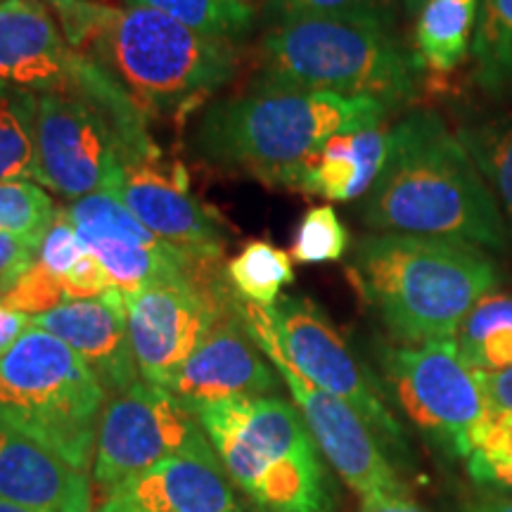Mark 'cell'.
Masks as SVG:
<instances>
[{
	"mask_svg": "<svg viewBox=\"0 0 512 512\" xmlns=\"http://www.w3.org/2000/svg\"><path fill=\"white\" fill-rule=\"evenodd\" d=\"M76 53L91 57L147 119L181 121L233 79L238 48L150 8L46 0Z\"/></svg>",
	"mask_w": 512,
	"mask_h": 512,
	"instance_id": "6da1fadb",
	"label": "cell"
},
{
	"mask_svg": "<svg viewBox=\"0 0 512 512\" xmlns=\"http://www.w3.org/2000/svg\"><path fill=\"white\" fill-rule=\"evenodd\" d=\"M373 233L441 238L505 252L510 235L475 162L439 114L411 112L392 126L387 164L361 197Z\"/></svg>",
	"mask_w": 512,
	"mask_h": 512,
	"instance_id": "7a4b0ae2",
	"label": "cell"
},
{
	"mask_svg": "<svg viewBox=\"0 0 512 512\" xmlns=\"http://www.w3.org/2000/svg\"><path fill=\"white\" fill-rule=\"evenodd\" d=\"M387 114V107L370 98L254 81L245 93L211 102L192 145L214 169L299 190L330 138L382 126Z\"/></svg>",
	"mask_w": 512,
	"mask_h": 512,
	"instance_id": "3957f363",
	"label": "cell"
},
{
	"mask_svg": "<svg viewBox=\"0 0 512 512\" xmlns=\"http://www.w3.org/2000/svg\"><path fill=\"white\" fill-rule=\"evenodd\" d=\"M347 273L401 344L456 339L467 313L503 283L501 266L486 249L403 233L358 238Z\"/></svg>",
	"mask_w": 512,
	"mask_h": 512,
	"instance_id": "277c9868",
	"label": "cell"
},
{
	"mask_svg": "<svg viewBox=\"0 0 512 512\" xmlns=\"http://www.w3.org/2000/svg\"><path fill=\"white\" fill-rule=\"evenodd\" d=\"M422 67L382 10L273 22L259 43V83L370 98L389 112L415 102Z\"/></svg>",
	"mask_w": 512,
	"mask_h": 512,
	"instance_id": "5b68a950",
	"label": "cell"
},
{
	"mask_svg": "<svg viewBox=\"0 0 512 512\" xmlns=\"http://www.w3.org/2000/svg\"><path fill=\"white\" fill-rule=\"evenodd\" d=\"M159 157L145 114L91 57L67 86L36 95V183L57 195L117 192L126 166Z\"/></svg>",
	"mask_w": 512,
	"mask_h": 512,
	"instance_id": "8992f818",
	"label": "cell"
},
{
	"mask_svg": "<svg viewBox=\"0 0 512 512\" xmlns=\"http://www.w3.org/2000/svg\"><path fill=\"white\" fill-rule=\"evenodd\" d=\"M192 413L252 512H335L316 441L290 401L233 399Z\"/></svg>",
	"mask_w": 512,
	"mask_h": 512,
	"instance_id": "52a82bcc",
	"label": "cell"
},
{
	"mask_svg": "<svg viewBox=\"0 0 512 512\" xmlns=\"http://www.w3.org/2000/svg\"><path fill=\"white\" fill-rule=\"evenodd\" d=\"M107 392L62 339L31 328L0 356V418L91 472Z\"/></svg>",
	"mask_w": 512,
	"mask_h": 512,
	"instance_id": "ba28073f",
	"label": "cell"
},
{
	"mask_svg": "<svg viewBox=\"0 0 512 512\" xmlns=\"http://www.w3.org/2000/svg\"><path fill=\"white\" fill-rule=\"evenodd\" d=\"M382 366L408 418L465 458L494 408L456 339L387 347L382 349Z\"/></svg>",
	"mask_w": 512,
	"mask_h": 512,
	"instance_id": "9c48e42d",
	"label": "cell"
},
{
	"mask_svg": "<svg viewBox=\"0 0 512 512\" xmlns=\"http://www.w3.org/2000/svg\"><path fill=\"white\" fill-rule=\"evenodd\" d=\"M240 311L261 351L271 358L283 382L290 389L299 413L309 427L318 451L328 458L335 472L349 489L361 498L368 496H406L394 465L384 453L382 441L363 422L354 408L306 380L280 347L278 332L273 328L271 311L264 306L247 304L240 299Z\"/></svg>",
	"mask_w": 512,
	"mask_h": 512,
	"instance_id": "30bf717a",
	"label": "cell"
},
{
	"mask_svg": "<svg viewBox=\"0 0 512 512\" xmlns=\"http://www.w3.org/2000/svg\"><path fill=\"white\" fill-rule=\"evenodd\" d=\"M204 430L197 415L169 389L138 380L107 399L93 458V484L112 496L128 482L183 451Z\"/></svg>",
	"mask_w": 512,
	"mask_h": 512,
	"instance_id": "8fae6325",
	"label": "cell"
},
{
	"mask_svg": "<svg viewBox=\"0 0 512 512\" xmlns=\"http://www.w3.org/2000/svg\"><path fill=\"white\" fill-rule=\"evenodd\" d=\"M81 245L100 261L112 285L131 297L150 285L226 273L223 256L169 245L145 228L117 192H93L67 204Z\"/></svg>",
	"mask_w": 512,
	"mask_h": 512,
	"instance_id": "7c38bea8",
	"label": "cell"
},
{
	"mask_svg": "<svg viewBox=\"0 0 512 512\" xmlns=\"http://www.w3.org/2000/svg\"><path fill=\"white\" fill-rule=\"evenodd\" d=\"M235 299L226 273L150 285L126 297L128 337L140 377L169 387Z\"/></svg>",
	"mask_w": 512,
	"mask_h": 512,
	"instance_id": "4fadbf2b",
	"label": "cell"
},
{
	"mask_svg": "<svg viewBox=\"0 0 512 512\" xmlns=\"http://www.w3.org/2000/svg\"><path fill=\"white\" fill-rule=\"evenodd\" d=\"M268 311L280 347L292 366L323 392L354 408L382 446L406 453V437L399 420L389 411L373 377L347 347L325 311L297 294H285Z\"/></svg>",
	"mask_w": 512,
	"mask_h": 512,
	"instance_id": "5bb4252c",
	"label": "cell"
},
{
	"mask_svg": "<svg viewBox=\"0 0 512 512\" xmlns=\"http://www.w3.org/2000/svg\"><path fill=\"white\" fill-rule=\"evenodd\" d=\"M278 387L273 368L240 311V297L216 320L166 389L195 411L204 403L271 396Z\"/></svg>",
	"mask_w": 512,
	"mask_h": 512,
	"instance_id": "9a60e30c",
	"label": "cell"
},
{
	"mask_svg": "<svg viewBox=\"0 0 512 512\" xmlns=\"http://www.w3.org/2000/svg\"><path fill=\"white\" fill-rule=\"evenodd\" d=\"M117 195L145 228L169 245L223 256L226 221L192 195L183 164H169L159 157L126 166Z\"/></svg>",
	"mask_w": 512,
	"mask_h": 512,
	"instance_id": "2e32d148",
	"label": "cell"
},
{
	"mask_svg": "<svg viewBox=\"0 0 512 512\" xmlns=\"http://www.w3.org/2000/svg\"><path fill=\"white\" fill-rule=\"evenodd\" d=\"M31 325L62 339L98 377L107 399L140 380L128 337L126 297L117 287L31 316Z\"/></svg>",
	"mask_w": 512,
	"mask_h": 512,
	"instance_id": "e0dca14e",
	"label": "cell"
},
{
	"mask_svg": "<svg viewBox=\"0 0 512 512\" xmlns=\"http://www.w3.org/2000/svg\"><path fill=\"white\" fill-rule=\"evenodd\" d=\"M81 60L46 0H0V81L36 95L57 91Z\"/></svg>",
	"mask_w": 512,
	"mask_h": 512,
	"instance_id": "ac0fdd59",
	"label": "cell"
},
{
	"mask_svg": "<svg viewBox=\"0 0 512 512\" xmlns=\"http://www.w3.org/2000/svg\"><path fill=\"white\" fill-rule=\"evenodd\" d=\"M88 472L0 418V498L41 512H91Z\"/></svg>",
	"mask_w": 512,
	"mask_h": 512,
	"instance_id": "d6986e66",
	"label": "cell"
},
{
	"mask_svg": "<svg viewBox=\"0 0 512 512\" xmlns=\"http://www.w3.org/2000/svg\"><path fill=\"white\" fill-rule=\"evenodd\" d=\"M121 491L143 512H238L221 458L207 434L150 467Z\"/></svg>",
	"mask_w": 512,
	"mask_h": 512,
	"instance_id": "ffe728a7",
	"label": "cell"
},
{
	"mask_svg": "<svg viewBox=\"0 0 512 512\" xmlns=\"http://www.w3.org/2000/svg\"><path fill=\"white\" fill-rule=\"evenodd\" d=\"M482 0H425L415 19V57L425 74H451L470 57Z\"/></svg>",
	"mask_w": 512,
	"mask_h": 512,
	"instance_id": "44dd1931",
	"label": "cell"
},
{
	"mask_svg": "<svg viewBox=\"0 0 512 512\" xmlns=\"http://www.w3.org/2000/svg\"><path fill=\"white\" fill-rule=\"evenodd\" d=\"M456 344L477 373L512 368V294L489 292L460 325Z\"/></svg>",
	"mask_w": 512,
	"mask_h": 512,
	"instance_id": "7402d4cb",
	"label": "cell"
},
{
	"mask_svg": "<svg viewBox=\"0 0 512 512\" xmlns=\"http://www.w3.org/2000/svg\"><path fill=\"white\" fill-rule=\"evenodd\" d=\"M456 136L482 174L512 238V112L460 126Z\"/></svg>",
	"mask_w": 512,
	"mask_h": 512,
	"instance_id": "603a6c76",
	"label": "cell"
},
{
	"mask_svg": "<svg viewBox=\"0 0 512 512\" xmlns=\"http://www.w3.org/2000/svg\"><path fill=\"white\" fill-rule=\"evenodd\" d=\"M36 183V93L0 81V183Z\"/></svg>",
	"mask_w": 512,
	"mask_h": 512,
	"instance_id": "cb8c5ba5",
	"label": "cell"
},
{
	"mask_svg": "<svg viewBox=\"0 0 512 512\" xmlns=\"http://www.w3.org/2000/svg\"><path fill=\"white\" fill-rule=\"evenodd\" d=\"M472 60L475 83L484 93L512 91V0H482Z\"/></svg>",
	"mask_w": 512,
	"mask_h": 512,
	"instance_id": "d4e9b609",
	"label": "cell"
},
{
	"mask_svg": "<svg viewBox=\"0 0 512 512\" xmlns=\"http://www.w3.org/2000/svg\"><path fill=\"white\" fill-rule=\"evenodd\" d=\"M228 283L242 302L271 306L283 297V287L294 280L292 256L266 240H254L226 266Z\"/></svg>",
	"mask_w": 512,
	"mask_h": 512,
	"instance_id": "484cf974",
	"label": "cell"
},
{
	"mask_svg": "<svg viewBox=\"0 0 512 512\" xmlns=\"http://www.w3.org/2000/svg\"><path fill=\"white\" fill-rule=\"evenodd\" d=\"M128 5L157 10L197 34L226 41L249 34L256 17L249 0H128Z\"/></svg>",
	"mask_w": 512,
	"mask_h": 512,
	"instance_id": "4316f807",
	"label": "cell"
},
{
	"mask_svg": "<svg viewBox=\"0 0 512 512\" xmlns=\"http://www.w3.org/2000/svg\"><path fill=\"white\" fill-rule=\"evenodd\" d=\"M299 192L323 197L328 202H351L366 195L368 185L363 181L354 133H339L320 147Z\"/></svg>",
	"mask_w": 512,
	"mask_h": 512,
	"instance_id": "83f0119b",
	"label": "cell"
},
{
	"mask_svg": "<svg viewBox=\"0 0 512 512\" xmlns=\"http://www.w3.org/2000/svg\"><path fill=\"white\" fill-rule=\"evenodd\" d=\"M475 482L512 496V415L494 411L465 456Z\"/></svg>",
	"mask_w": 512,
	"mask_h": 512,
	"instance_id": "f1b7e54d",
	"label": "cell"
},
{
	"mask_svg": "<svg viewBox=\"0 0 512 512\" xmlns=\"http://www.w3.org/2000/svg\"><path fill=\"white\" fill-rule=\"evenodd\" d=\"M349 245V230L337 216V211L330 204H320V207L306 211L304 219L299 221L290 256L292 261L304 266L335 264L344 259Z\"/></svg>",
	"mask_w": 512,
	"mask_h": 512,
	"instance_id": "f546056e",
	"label": "cell"
},
{
	"mask_svg": "<svg viewBox=\"0 0 512 512\" xmlns=\"http://www.w3.org/2000/svg\"><path fill=\"white\" fill-rule=\"evenodd\" d=\"M57 207L38 183H0V230L41 242Z\"/></svg>",
	"mask_w": 512,
	"mask_h": 512,
	"instance_id": "4dcf8cb0",
	"label": "cell"
},
{
	"mask_svg": "<svg viewBox=\"0 0 512 512\" xmlns=\"http://www.w3.org/2000/svg\"><path fill=\"white\" fill-rule=\"evenodd\" d=\"M83 254H86V247L81 245L79 235H76V228L72 219H69L67 207H57L53 221H50L46 235H43L41 245H38L34 261L43 271L53 275L62 287H67L69 275L79 266ZM64 294H67V290H64Z\"/></svg>",
	"mask_w": 512,
	"mask_h": 512,
	"instance_id": "1f68e13d",
	"label": "cell"
},
{
	"mask_svg": "<svg viewBox=\"0 0 512 512\" xmlns=\"http://www.w3.org/2000/svg\"><path fill=\"white\" fill-rule=\"evenodd\" d=\"M382 0H266V17L273 22L318 15H354V12H377Z\"/></svg>",
	"mask_w": 512,
	"mask_h": 512,
	"instance_id": "d6a6232c",
	"label": "cell"
},
{
	"mask_svg": "<svg viewBox=\"0 0 512 512\" xmlns=\"http://www.w3.org/2000/svg\"><path fill=\"white\" fill-rule=\"evenodd\" d=\"M38 245L41 242L0 230V294L31 266V261L36 259Z\"/></svg>",
	"mask_w": 512,
	"mask_h": 512,
	"instance_id": "836d02e7",
	"label": "cell"
},
{
	"mask_svg": "<svg viewBox=\"0 0 512 512\" xmlns=\"http://www.w3.org/2000/svg\"><path fill=\"white\" fill-rule=\"evenodd\" d=\"M491 408L512 415V368L501 373H477Z\"/></svg>",
	"mask_w": 512,
	"mask_h": 512,
	"instance_id": "e575fe53",
	"label": "cell"
},
{
	"mask_svg": "<svg viewBox=\"0 0 512 512\" xmlns=\"http://www.w3.org/2000/svg\"><path fill=\"white\" fill-rule=\"evenodd\" d=\"M31 328V316L12 309L0 299V356L8 354L15 344L22 339L24 332Z\"/></svg>",
	"mask_w": 512,
	"mask_h": 512,
	"instance_id": "d590c367",
	"label": "cell"
},
{
	"mask_svg": "<svg viewBox=\"0 0 512 512\" xmlns=\"http://www.w3.org/2000/svg\"><path fill=\"white\" fill-rule=\"evenodd\" d=\"M361 512H425L418 508L408 496H368L361 498Z\"/></svg>",
	"mask_w": 512,
	"mask_h": 512,
	"instance_id": "8d00e7d4",
	"label": "cell"
},
{
	"mask_svg": "<svg viewBox=\"0 0 512 512\" xmlns=\"http://www.w3.org/2000/svg\"><path fill=\"white\" fill-rule=\"evenodd\" d=\"M95 512H143V510H140V505L133 501L131 496H126L124 491H117V494L107 496Z\"/></svg>",
	"mask_w": 512,
	"mask_h": 512,
	"instance_id": "74e56055",
	"label": "cell"
},
{
	"mask_svg": "<svg viewBox=\"0 0 512 512\" xmlns=\"http://www.w3.org/2000/svg\"><path fill=\"white\" fill-rule=\"evenodd\" d=\"M472 512H512V496H489L472 505Z\"/></svg>",
	"mask_w": 512,
	"mask_h": 512,
	"instance_id": "f35d334b",
	"label": "cell"
},
{
	"mask_svg": "<svg viewBox=\"0 0 512 512\" xmlns=\"http://www.w3.org/2000/svg\"><path fill=\"white\" fill-rule=\"evenodd\" d=\"M0 512H41V510L24 508V505L12 503V501H5V498H0Z\"/></svg>",
	"mask_w": 512,
	"mask_h": 512,
	"instance_id": "ab89813d",
	"label": "cell"
},
{
	"mask_svg": "<svg viewBox=\"0 0 512 512\" xmlns=\"http://www.w3.org/2000/svg\"><path fill=\"white\" fill-rule=\"evenodd\" d=\"M403 5H406V10L411 12V15H418L422 5H425V0H403Z\"/></svg>",
	"mask_w": 512,
	"mask_h": 512,
	"instance_id": "60d3db41",
	"label": "cell"
}]
</instances>
